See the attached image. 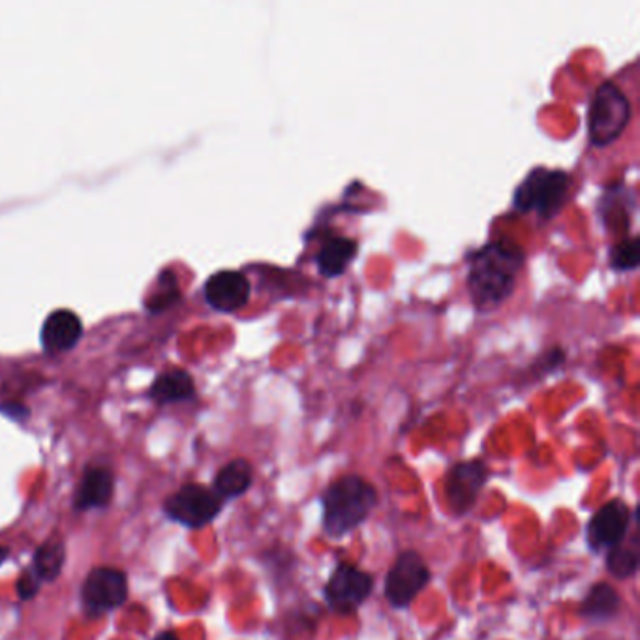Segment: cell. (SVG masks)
Listing matches in <instances>:
<instances>
[{
	"instance_id": "1",
	"label": "cell",
	"mask_w": 640,
	"mask_h": 640,
	"mask_svg": "<svg viewBox=\"0 0 640 640\" xmlns=\"http://www.w3.org/2000/svg\"><path fill=\"white\" fill-rule=\"evenodd\" d=\"M522 265L524 252L515 244L494 241L479 249L470 257L466 277L473 309L485 314L507 303L517 290Z\"/></svg>"
},
{
	"instance_id": "2",
	"label": "cell",
	"mask_w": 640,
	"mask_h": 640,
	"mask_svg": "<svg viewBox=\"0 0 640 640\" xmlns=\"http://www.w3.org/2000/svg\"><path fill=\"white\" fill-rule=\"evenodd\" d=\"M378 504L376 488L359 475H345L330 483L322 496L324 530L330 538H342L371 515Z\"/></svg>"
},
{
	"instance_id": "3",
	"label": "cell",
	"mask_w": 640,
	"mask_h": 640,
	"mask_svg": "<svg viewBox=\"0 0 640 640\" xmlns=\"http://www.w3.org/2000/svg\"><path fill=\"white\" fill-rule=\"evenodd\" d=\"M571 184V176L564 169L533 168L515 190L512 207L551 220L564 209Z\"/></svg>"
},
{
	"instance_id": "4",
	"label": "cell",
	"mask_w": 640,
	"mask_h": 640,
	"mask_svg": "<svg viewBox=\"0 0 640 640\" xmlns=\"http://www.w3.org/2000/svg\"><path fill=\"white\" fill-rule=\"evenodd\" d=\"M633 116L631 101L614 82L601 83L595 88L588 108V137L593 147L613 145Z\"/></svg>"
},
{
	"instance_id": "5",
	"label": "cell",
	"mask_w": 640,
	"mask_h": 640,
	"mask_svg": "<svg viewBox=\"0 0 640 640\" xmlns=\"http://www.w3.org/2000/svg\"><path fill=\"white\" fill-rule=\"evenodd\" d=\"M431 582V571L423 558L413 551L398 556L385 580V597L393 607L404 608L418 597Z\"/></svg>"
},
{
	"instance_id": "6",
	"label": "cell",
	"mask_w": 640,
	"mask_h": 640,
	"mask_svg": "<svg viewBox=\"0 0 640 640\" xmlns=\"http://www.w3.org/2000/svg\"><path fill=\"white\" fill-rule=\"evenodd\" d=\"M374 579L359 567L350 564H338L335 573L330 575L324 588L325 601L333 613H355L364 601L369 600Z\"/></svg>"
},
{
	"instance_id": "7",
	"label": "cell",
	"mask_w": 640,
	"mask_h": 640,
	"mask_svg": "<svg viewBox=\"0 0 640 640\" xmlns=\"http://www.w3.org/2000/svg\"><path fill=\"white\" fill-rule=\"evenodd\" d=\"M222 511V498L203 485L182 486L166 502V512L171 519L189 528H202Z\"/></svg>"
},
{
	"instance_id": "8",
	"label": "cell",
	"mask_w": 640,
	"mask_h": 640,
	"mask_svg": "<svg viewBox=\"0 0 640 640\" xmlns=\"http://www.w3.org/2000/svg\"><path fill=\"white\" fill-rule=\"evenodd\" d=\"M488 481V470L481 460H466L455 466L445 479V499L452 512L464 515Z\"/></svg>"
},
{
	"instance_id": "9",
	"label": "cell",
	"mask_w": 640,
	"mask_h": 640,
	"mask_svg": "<svg viewBox=\"0 0 640 640\" xmlns=\"http://www.w3.org/2000/svg\"><path fill=\"white\" fill-rule=\"evenodd\" d=\"M126 575L111 567H98L88 573L83 587V603L88 613L98 614L117 608L126 601Z\"/></svg>"
},
{
	"instance_id": "10",
	"label": "cell",
	"mask_w": 640,
	"mask_h": 640,
	"mask_svg": "<svg viewBox=\"0 0 640 640\" xmlns=\"http://www.w3.org/2000/svg\"><path fill=\"white\" fill-rule=\"evenodd\" d=\"M205 301L218 312H237L250 301L252 286L241 270L224 269L205 282Z\"/></svg>"
},
{
	"instance_id": "11",
	"label": "cell",
	"mask_w": 640,
	"mask_h": 640,
	"mask_svg": "<svg viewBox=\"0 0 640 640\" xmlns=\"http://www.w3.org/2000/svg\"><path fill=\"white\" fill-rule=\"evenodd\" d=\"M631 511L621 499H613L595 511L588 524V543L593 551L614 548L626 538Z\"/></svg>"
},
{
	"instance_id": "12",
	"label": "cell",
	"mask_w": 640,
	"mask_h": 640,
	"mask_svg": "<svg viewBox=\"0 0 640 640\" xmlns=\"http://www.w3.org/2000/svg\"><path fill=\"white\" fill-rule=\"evenodd\" d=\"M82 335V317L77 316L74 311L59 309V311L51 312L41 325V346L49 353L67 351L77 345Z\"/></svg>"
},
{
	"instance_id": "13",
	"label": "cell",
	"mask_w": 640,
	"mask_h": 640,
	"mask_svg": "<svg viewBox=\"0 0 640 640\" xmlns=\"http://www.w3.org/2000/svg\"><path fill=\"white\" fill-rule=\"evenodd\" d=\"M359 244L350 237H330L322 249L317 250L316 262L319 275L325 278H338L345 275L353 259L358 257Z\"/></svg>"
},
{
	"instance_id": "14",
	"label": "cell",
	"mask_w": 640,
	"mask_h": 640,
	"mask_svg": "<svg viewBox=\"0 0 640 640\" xmlns=\"http://www.w3.org/2000/svg\"><path fill=\"white\" fill-rule=\"evenodd\" d=\"M111 496H113V475L111 472L106 468H90L80 483L75 506L80 509L106 506Z\"/></svg>"
},
{
	"instance_id": "15",
	"label": "cell",
	"mask_w": 640,
	"mask_h": 640,
	"mask_svg": "<svg viewBox=\"0 0 640 640\" xmlns=\"http://www.w3.org/2000/svg\"><path fill=\"white\" fill-rule=\"evenodd\" d=\"M194 393H196L194 379H192L189 372L179 371V369L160 374L155 384H153V389H150V395L160 404L189 400V398L194 397Z\"/></svg>"
},
{
	"instance_id": "16",
	"label": "cell",
	"mask_w": 640,
	"mask_h": 640,
	"mask_svg": "<svg viewBox=\"0 0 640 640\" xmlns=\"http://www.w3.org/2000/svg\"><path fill=\"white\" fill-rule=\"evenodd\" d=\"M621 600L618 592L607 582H600L590 588L587 597L580 605V614L593 620H607L620 611Z\"/></svg>"
},
{
	"instance_id": "17",
	"label": "cell",
	"mask_w": 640,
	"mask_h": 640,
	"mask_svg": "<svg viewBox=\"0 0 640 640\" xmlns=\"http://www.w3.org/2000/svg\"><path fill=\"white\" fill-rule=\"evenodd\" d=\"M252 485V466L244 459H237L224 466L215 479V493L220 498H237Z\"/></svg>"
},
{
	"instance_id": "18",
	"label": "cell",
	"mask_w": 640,
	"mask_h": 640,
	"mask_svg": "<svg viewBox=\"0 0 640 640\" xmlns=\"http://www.w3.org/2000/svg\"><path fill=\"white\" fill-rule=\"evenodd\" d=\"M64 543L61 538L53 535L51 540L46 541L44 545L38 548L36 558H34V573L40 580H55L61 575L62 566H64Z\"/></svg>"
},
{
	"instance_id": "19",
	"label": "cell",
	"mask_w": 640,
	"mask_h": 640,
	"mask_svg": "<svg viewBox=\"0 0 640 640\" xmlns=\"http://www.w3.org/2000/svg\"><path fill=\"white\" fill-rule=\"evenodd\" d=\"M608 263L614 270H635L640 263V241L637 237H626L611 249Z\"/></svg>"
},
{
	"instance_id": "20",
	"label": "cell",
	"mask_w": 640,
	"mask_h": 640,
	"mask_svg": "<svg viewBox=\"0 0 640 640\" xmlns=\"http://www.w3.org/2000/svg\"><path fill=\"white\" fill-rule=\"evenodd\" d=\"M607 569L616 579H629L639 569V556L629 548L614 546L608 548Z\"/></svg>"
},
{
	"instance_id": "21",
	"label": "cell",
	"mask_w": 640,
	"mask_h": 640,
	"mask_svg": "<svg viewBox=\"0 0 640 640\" xmlns=\"http://www.w3.org/2000/svg\"><path fill=\"white\" fill-rule=\"evenodd\" d=\"M38 587H40V579L36 577V573H25L20 579L17 592H20L23 600H31L38 592Z\"/></svg>"
},
{
	"instance_id": "22",
	"label": "cell",
	"mask_w": 640,
	"mask_h": 640,
	"mask_svg": "<svg viewBox=\"0 0 640 640\" xmlns=\"http://www.w3.org/2000/svg\"><path fill=\"white\" fill-rule=\"evenodd\" d=\"M155 640H179L177 639L176 633H171V631H164V633L158 635Z\"/></svg>"
}]
</instances>
